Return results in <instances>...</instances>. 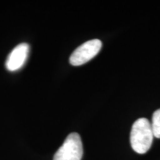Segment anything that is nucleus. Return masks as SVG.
Instances as JSON below:
<instances>
[{
	"mask_svg": "<svg viewBox=\"0 0 160 160\" xmlns=\"http://www.w3.org/2000/svg\"><path fill=\"white\" fill-rule=\"evenodd\" d=\"M151 123L145 118H140L133 123L131 132V144L133 151L140 154L148 151L153 142Z\"/></svg>",
	"mask_w": 160,
	"mask_h": 160,
	"instance_id": "f257e3e1",
	"label": "nucleus"
},
{
	"mask_svg": "<svg viewBox=\"0 0 160 160\" xmlns=\"http://www.w3.org/2000/svg\"><path fill=\"white\" fill-rule=\"evenodd\" d=\"M83 147L81 137L77 133L68 136L62 145L56 152L53 160H81Z\"/></svg>",
	"mask_w": 160,
	"mask_h": 160,
	"instance_id": "f03ea898",
	"label": "nucleus"
},
{
	"mask_svg": "<svg viewBox=\"0 0 160 160\" xmlns=\"http://www.w3.org/2000/svg\"><path fill=\"white\" fill-rule=\"evenodd\" d=\"M99 39H92L78 47L70 57V63L73 66L83 65L97 55L102 48Z\"/></svg>",
	"mask_w": 160,
	"mask_h": 160,
	"instance_id": "7ed1b4c3",
	"label": "nucleus"
},
{
	"mask_svg": "<svg viewBox=\"0 0 160 160\" xmlns=\"http://www.w3.org/2000/svg\"><path fill=\"white\" fill-rule=\"evenodd\" d=\"M28 44L21 43L12 50L5 62L6 68L10 71H16L25 65L29 53Z\"/></svg>",
	"mask_w": 160,
	"mask_h": 160,
	"instance_id": "20e7f679",
	"label": "nucleus"
},
{
	"mask_svg": "<svg viewBox=\"0 0 160 160\" xmlns=\"http://www.w3.org/2000/svg\"><path fill=\"white\" fill-rule=\"evenodd\" d=\"M151 123L153 136L157 138H160V109L157 110L153 113Z\"/></svg>",
	"mask_w": 160,
	"mask_h": 160,
	"instance_id": "39448f33",
	"label": "nucleus"
}]
</instances>
